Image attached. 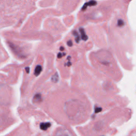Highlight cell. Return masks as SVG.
I'll return each mask as SVG.
<instances>
[{
    "label": "cell",
    "mask_w": 136,
    "mask_h": 136,
    "mask_svg": "<svg viewBox=\"0 0 136 136\" xmlns=\"http://www.w3.org/2000/svg\"><path fill=\"white\" fill-rule=\"evenodd\" d=\"M9 45L10 48L12 49V50L16 54L20 56V57H23L22 51L19 47H18V46H17L16 45L12 44V43H9Z\"/></svg>",
    "instance_id": "cell-1"
},
{
    "label": "cell",
    "mask_w": 136,
    "mask_h": 136,
    "mask_svg": "<svg viewBox=\"0 0 136 136\" xmlns=\"http://www.w3.org/2000/svg\"><path fill=\"white\" fill-rule=\"evenodd\" d=\"M55 136H72L69 131L65 129H59L56 132Z\"/></svg>",
    "instance_id": "cell-2"
},
{
    "label": "cell",
    "mask_w": 136,
    "mask_h": 136,
    "mask_svg": "<svg viewBox=\"0 0 136 136\" xmlns=\"http://www.w3.org/2000/svg\"><path fill=\"white\" fill-rule=\"evenodd\" d=\"M51 123L49 122L42 123L40 124V128L42 130H46L47 129L51 127Z\"/></svg>",
    "instance_id": "cell-3"
},
{
    "label": "cell",
    "mask_w": 136,
    "mask_h": 136,
    "mask_svg": "<svg viewBox=\"0 0 136 136\" xmlns=\"http://www.w3.org/2000/svg\"><path fill=\"white\" fill-rule=\"evenodd\" d=\"M42 66L39 65L37 66L35 68V71H34L35 75L36 76H38V75L40 73L41 71H42Z\"/></svg>",
    "instance_id": "cell-4"
},
{
    "label": "cell",
    "mask_w": 136,
    "mask_h": 136,
    "mask_svg": "<svg viewBox=\"0 0 136 136\" xmlns=\"http://www.w3.org/2000/svg\"><path fill=\"white\" fill-rule=\"evenodd\" d=\"M59 75H58V73L57 72L55 73L54 75L52 77V78H51V80L52 82L54 83H57L59 81Z\"/></svg>",
    "instance_id": "cell-5"
},
{
    "label": "cell",
    "mask_w": 136,
    "mask_h": 136,
    "mask_svg": "<svg viewBox=\"0 0 136 136\" xmlns=\"http://www.w3.org/2000/svg\"><path fill=\"white\" fill-rule=\"evenodd\" d=\"M80 31L81 35V38L84 40H86L88 39V37L85 34V31L83 28H80Z\"/></svg>",
    "instance_id": "cell-6"
},
{
    "label": "cell",
    "mask_w": 136,
    "mask_h": 136,
    "mask_svg": "<svg viewBox=\"0 0 136 136\" xmlns=\"http://www.w3.org/2000/svg\"><path fill=\"white\" fill-rule=\"evenodd\" d=\"M42 100V97H41V95L39 94H37L35 95L34 97V101L35 102H39Z\"/></svg>",
    "instance_id": "cell-7"
},
{
    "label": "cell",
    "mask_w": 136,
    "mask_h": 136,
    "mask_svg": "<svg viewBox=\"0 0 136 136\" xmlns=\"http://www.w3.org/2000/svg\"><path fill=\"white\" fill-rule=\"evenodd\" d=\"M73 35H74L75 37V42L77 43H79L80 41V37L79 36V34H78L77 32L76 31H73Z\"/></svg>",
    "instance_id": "cell-8"
},
{
    "label": "cell",
    "mask_w": 136,
    "mask_h": 136,
    "mask_svg": "<svg viewBox=\"0 0 136 136\" xmlns=\"http://www.w3.org/2000/svg\"><path fill=\"white\" fill-rule=\"evenodd\" d=\"M66 55V53H59V54H57V57L59 58V59H60V58H61L63 56H64Z\"/></svg>",
    "instance_id": "cell-9"
},
{
    "label": "cell",
    "mask_w": 136,
    "mask_h": 136,
    "mask_svg": "<svg viewBox=\"0 0 136 136\" xmlns=\"http://www.w3.org/2000/svg\"><path fill=\"white\" fill-rule=\"evenodd\" d=\"M123 21L121 20H118V25L120 26H122L123 25Z\"/></svg>",
    "instance_id": "cell-10"
},
{
    "label": "cell",
    "mask_w": 136,
    "mask_h": 136,
    "mask_svg": "<svg viewBox=\"0 0 136 136\" xmlns=\"http://www.w3.org/2000/svg\"><path fill=\"white\" fill-rule=\"evenodd\" d=\"M67 45L69 46H72V42L71 40H69L67 43Z\"/></svg>",
    "instance_id": "cell-11"
},
{
    "label": "cell",
    "mask_w": 136,
    "mask_h": 136,
    "mask_svg": "<svg viewBox=\"0 0 136 136\" xmlns=\"http://www.w3.org/2000/svg\"><path fill=\"white\" fill-rule=\"evenodd\" d=\"M101 109H100V108H96V109H95V112L96 113H98V112H100L101 111Z\"/></svg>",
    "instance_id": "cell-12"
},
{
    "label": "cell",
    "mask_w": 136,
    "mask_h": 136,
    "mask_svg": "<svg viewBox=\"0 0 136 136\" xmlns=\"http://www.w3.org/2000/svg\"><path fill=\"white\" fill-rule=\"evenodd\" d=\"M26 72H27V73H29V71H30V69H29V68H28V67L26 68Z\"/></svg>",
    "instance_id": "cell-13"
},
{
    "label": "cell",
    "mask_w": 136,
    "mask_h": 136,
    "mask_svg": "<svg viewBox=\"0 0 136 136\" xmlns=\"http://www.w3.org/2000/svg\"><path fill=\"white\" fill-rule=\"evenodd\" d=\"M64 49V48L63 47V46H61V47H60V51H63V50Z\"/></svg>",
    "instance_id": "cell-14"
}]
</instances>
